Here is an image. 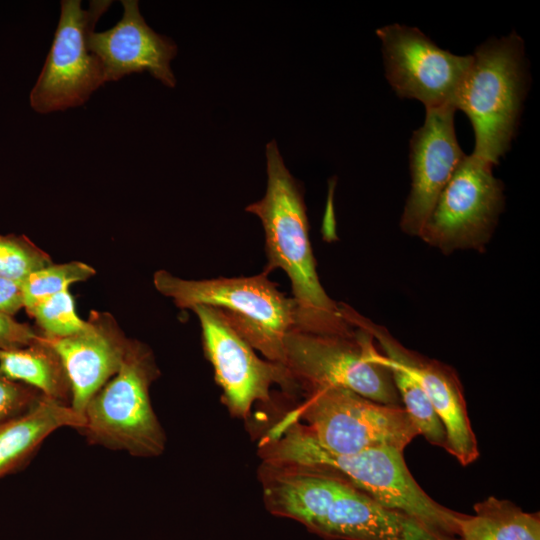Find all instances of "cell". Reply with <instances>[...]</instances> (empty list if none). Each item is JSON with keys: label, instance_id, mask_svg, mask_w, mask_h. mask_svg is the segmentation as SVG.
<instances>
[{"label": "cell", "instance_id": "6da1fadb", "mask_svg": "<svg viewBox=\"0 0 540 540\" xmlns=\"http://www.w3.org/2000/svg\"><path fill=\"white\" fill-rule=\"evenodd\" d=\"M258 473L267 510L296 520L323 538L437 540L422 522L382 505L330 471L261 462Z\"/></svg>", "mask_w": 540, "mask_h": 540}, {"label": "cell", "instance_id": "7a4b0ae2", "mask_svg": "<svg viewBox=\"0 0 540 540\" xmlns=\"http://www.w3.org/2000/svg\"><path fill=\"white\" fill-rule=\"evenodd\" d=\"M259 456L266 463L330 471L382 505L417 519L445 537L459 540L464 513L444 507L420 487L405 463L403 451L375 448L337 454L314 443L295 423L278 420L260 439Z\"/></svg>", "mask_w": 540, "mask_h": 540}, {"label": "cell", "instance_id": "3957f363", "mask_svg": "<svg viewBox=\"0 0 540 540\" xmlns=\"http://www.w3.org/2000/svg\"><path fill=\"white\" fill-rule=\"evenodd\" d=\"M267 190L246 207L261 220L268 258L265 273L279 268L290 279L297 306L294 329L316 333L344 332L352 325L340 303L331 299L319 280L309 239V224L301 184L286 168L276 142L266 145Z\"/></svg>", "mask_w": 540, "mask_h": 540}, {"label": "cell", "instance_id": "277c9868", "mask_svg": "<svg viewBox=\"0 0 540 540\" xmlns=\"http://www.w3.org/2000/svg\"><path fill=\"white\" fill-rule=\"evenodd\" d=\"M527 91L524 42L516 32L475 49L454 102L473 127L474 156L498 164L510 149Z\"/></svg>", "mask_w": 540, "mask_h": 540}, {"label": "cell", "instance_id": "5b68a950", "mask_svg": "<svg viewBox=\"0 0 540 540\" xmlns=\"http://www.w3.org/2000/svg\"><path fill=\"white\" fill-rule=\"evenodd\" d=\"M153 284L181 309L206 305L219 309L233 328L267 360L283 364L284 338L297 326V306L267 273L250 277L186 280L166 270Z\"/></svg>", "mask_w": 540, "mask_h": 540}, {"label": "cell", "instance_id": "8992f818", "mask_svg": "<svg viewBox=\"0 0 540 540\" xmlns=\"http://www.w3.org/2000/svg\"><path fill=\"white\" fill-rule=\"evenodd\" d=\"M160 371L152 350L131 339L118 372L90 399L78 431L89 444L125 451L135 457H157L166 434L153 410L150 387Z\"/></svg>", "mask_w": 540, "mask_h": 540}, {"label": "cell", "instance_id": "52a82bcc", "mask_svg": "<svg viewBox=\"0 0 540 540\" xmlns=\"http://www.w3.org/2000/svg\"><path fill=\"white\" fill-rule=\"evenodd\" d=\"M280 420L295 423L314 443L337 454L375 448L404 451L419 435L403 406L382 404L336 386L305 393V400Z\"/></svg>", "mask_w": 540, "mask_h": 540}, {"label": "cell", "instance_id": "ba28073f", "mask_svg": "<svg viewBox=\"0 0 540 540\" xmlns=\"http://www.w3.org/2000/svg\"><path fill=\"white\" fill-rule=\"evenodd\" d=\"M375 349L370 333L356 325L336 333L292 329L284 338L283 365L296 390L308 393L336 386L382 404L403 406L389 369L371 358Z\"/></svg>", "mask_w": 540, "mask_h": 540}, {"label": "cell", "instance_id": "9c48e42d", "mask_svg": "<svg viewBox=\"0 0 540 540\" xmlns=\"http://www.w3.org/2000/svg\"><path fill=\"white\" fill-rule=\"evenodd\" d=\"M112 1L62 0L60 17L45 63L33 86L30 106L40 114L85 104L106 83L100 59L89 47L90 35Z\"/></svg>", "mask_w": 540, "mask_h": 540}, {"label": "cell", "instance_id": "30bf717a", "mask_svg": "<svg viewBox=\"0 0 540 540\" xmlns=\"http://www.w3.org/2000/svg\"><path fill=\"white\" fill-rule=\"evenodd\" d=\"M493 165L465 155L438 196L419 238L450 254L456 250L483 251L504 208L503 183Z\"/></svg>", "mask_w": 540, "mask_h": 540}, {"label": "cell", "instance_id": "8fae6325", "mask_svg": "<svg viewBox=\"0 0 540 540\" xmlns=\"http://www.w3.org/2000/svg\"><path fill=\"white\" fill-rule=\"evenodd\" d=\"M191 310L200 322L204 353L222 389V402L232 416L246 419L253 403L269 402L273 385L287 393L296 390L287 368L260 359L219 309L197 305Z\"/></svg>", "mask_w": 540, "mask_h": 540}, {"label": "cell", "instance_id": "7c38bea8", "mask_svg": "<svg viewBox=\"0 0 540 540\" xmlns=\"http://www.w3.org/2000/svg\"><path fill=\"white\" fill-rule=\"evenodd\" d=\"M376 34L382 42L386 78L399 97L416 99L426 109L454 107L472 55L444 50L415 27L391 24Z\"/></svg>", "mask_w": 540, "mask_h": 540}, {"label": "cell", "instance_id": "4fadbf2b", "mask_svg": "<svg viewBox=\"0 0 540 540\" xmlns=\"http://www.w3.org/2000/svg\"><path fill=\"white\" fill-rule=\"evenodd\" d=\"M344 318L373 337L382 354L406 370L422 387L441 419L447 436L446 451L467 466L479 457L476 436L468 417L463 387L456 371L404 347L384 327L341 303Z\"/></svg>", "mask_w": 540, "mask_h": 540}, {"label": "cell", "instance_id": "5bb4252c", "mask_svg": "<svg viewBox=\"0 0 540 540\" xmlns=\"http://www.w3.org/2000/svg\"><path fill=\"white\" fill-rule=\"evenodd\" d=\"M456 109H426L423 125L409 143L411 189L400 218V228L419 237L435 202L465 157L455 132Z\"/></svg>", "mask_w": 540, "mask_h": 540}, {"label": "cell", "instance_id": "9a60e30c", "mask_svg": "<svg viewBox=\"0 0 540 540\" xmlns=\"http://www.w3.org/2000/svg\"><path fill=\"white\" fill-rule=\"evenodd\" d=\"M45 339L62 359L71 384V408L81 416L90 399L120 369L131 340L112 314L97 310L90 311L80 332Z\"/></svg>", "mask_w": 540, "mask_h": 540}, {"label": "cell", "instance_id": "2e32d148", "mask_svg": "<svg viewBox=\"0 0 540 540\" xmlns=\"http://www.w3.org/2000/svg\"><path fill=\"white\" fill-rule=\"evenodd\" d=\"M121 4L119 22L106 31H94L89 38L91 51L102 63L105 81L147 71L164 85L175 87L170 62L177 54L176 44L147 25L138 1L123 0Z\"/></svg>", "mask_w": 540, "mask_h": 540}, {"label": "cell", "instance_id": "e0dca14e", "mask_svg": "<svg viewBox=\"0 0 540 540\" xmlns=\"http://www.w3.org/2000/svg\"><path fill=\"white\" fill-rule=\"evenodd\" d=\"M83 416L70 406L42 396L27 412L0 422V479L24 469L56 430L80 431Z\"/></svg>", "mask_w": 540, "mask_h": 540}, {"label": "cell", "instance_id": "ac0fdd59", "mask_svg": "<svg viewBox=\"0 0 540 540\" xmlns=\"http://www.w3.org/2000/svg\"><path fill=\"white\" fill-rule=\"evenodd\" d=\"M0 375L71 407V384L62 359L41 335L28 346L0 350Z\"/></svg>", "mask_w": 540, "mask_h": 540}, {"label": "cell", "instance_id": "d6986e66", "mask_svg": "<svg viewBox=\"0 0 540 540\" xmlns=\"http://www.w3.org/2000/svg\"><path fill=\"white\" fill-rule=\"evenodd\" d=\"M459 540H540V513L490 496L463 516Z\"/></svg>", "mask_w": 540, "mask_h": 540}, {"label": "cell", "instance_id": "ffe728a7", "mask_svg": "<svg viewBox=\"0 0 540 540\" xmlns=\"http://www.w3.org/2000/svg\"><path fill=\"white\" fill-rule=\"evenodd\" d=\"M371 358L389 369L402 405L418 429L419 435H423L429 443L446 450L445 427L420 384L377 348L373 351Z\"/></svg>", "mask_w": 540, "mask_h": 540}, {"label": "cell", "instance_id": "44dd1931", "mask_svg": "<svg viewBox=\"0 0 540 540\" xmlns=\"http://www.w3.org/2000/svg\"><path fill=\"white\" fill-rule=\"evenodd\" d=\"M96 274L95 269L81 261L61 264L51 263L31 273L22 283L26 312L45 298L55 295L75 283L83 282Z\"/></svg>", "mask_w": 540, "mask_h": 540}, {"label": "cell", "instance_id": "7402d4cb", "mask_svg": "<svg viewBox=\"0 0 540 540\" xmlns=\"http://www.w3.org/2000/svg\"><path fill=\"white\" fill-rule=\"evenodd\" d=\"M26 313L34 319L39 334L47 339L74 335L86 324L76 312L70 290L43 299Z\"/></svg>", "mask_w": 540, "mask_h": 540}, {"label": "cell", "instance_id": "603a6c76", "mask_svg": "<svg viewBox=\"0 0 540 540\" xmlns=\"http://www.w3.org/2000/svg\"><path fill=\"white\" fill-rule=\"evenodd\" d=\"M51 263L48 253L27 236L0 234V278L22 283L31 273Z\"/></svg>", "mask_w": 540, "mask_h": 540}, {"label": "cell", "instance_id": "cb8c5ba5", "mask_svg": "<svg viewBox=\"0 0 540 540\" xmlns=\"http://www.w3.org/2000/svg\"><path fill=\"white\" fill-rule=\"evenodd\" d=\"M42 396L32 387L0 375V422L27 412Z\"/></svg>", "mask_w": 540, "mask_h": 540}, {"label": "cell", "instance_id": "d4e9b609", "mask_svg": "<svg viewBox=\"0 0 540 540\" xmlns=\"http://www.w3.org/2000/svg\"><path fill=\"white\" fill-rule=\"evenodd\" d=\"M35 327L18 322L12 316L0 313V350L21 348L30 345L38 337Z\"/></svg>", "mask_w": 540, "mask_h": 540}, {"label": "cell", "instance_id": "484cf974", "mask_svg": "<svg viewBox=\"0 0 540 540\" xmlns=\"http://www.w3.org/2000/svg\"><path fill=\"white\" fill-rule=\"evenodd\" d=\"M24 308L21 283L0 278V313L14 316Z\"/></svg>", "mask_w": 540, "mask_h": 540}]
</instances>
